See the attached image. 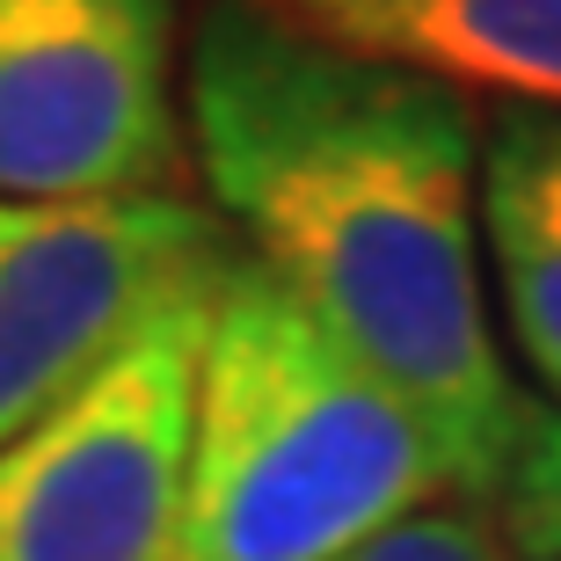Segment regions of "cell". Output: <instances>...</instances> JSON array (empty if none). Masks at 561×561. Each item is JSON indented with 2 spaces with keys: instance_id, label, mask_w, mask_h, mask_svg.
I'll list each match as a JSON object with an SVG mask.
<instances>
[{
  "instance_id": "6da1fadb",
  "label": "cell",
  "mask_w": 561,
  "mask_h": 561,
  "mask_svg": "<svg viewBox=\"0 0 561 561\" xmlns=\"http://www.w3.org/2000/svg\"><path fill=\"white\" fill-rule=\"evenodd\" d=\"M481 103L321 44L255 0H197L183 131L219 227L459 445L481 503L533 431L481 285Z\"/></svg>"
},
{
  "instance_id": "7a4b0ae2",
  "label": "cell",
  "mask_w": 561,
  "mask_h": 561,
  "mask_svg": "<svg viewBox=\"0 0 561 561\" xmlns=\"http://www.w3.org/2000/svg\"><path fill=\"white\" fill-rule=\"evenodd\" d=\"M437 503H481L459 445L233 255L197 373L175 561H335Z\"/></svg>"
},
{
  "instance_id": "3957f363",
  "label": "cell",
  "mask_w": 561,
  "mask_h": 561,
  "mask_svg": "<svg viewBox=\"0 0 561 561\" xmlns=\"http://www.w3.org/2000/svg\"><path fill=\"white\" fill-rule=\"evenodd\" d=\"M227 277V271H219ZM211 285L175 291L139 335L0 453V561H175L183 554L197 373Z\"/></svg>"
},
{
  "instance_id": "277c9868",
  "label": "cell",
  "mask_w": 561,
  "mask_h": 561,
  "mask_svg": "<svg viewBox=\"0 0 561 561\" xmlns=\"http://www.w3.org/2000/svg\"><path fill=\"white\" fill-rule=\"evenodd\" d=\"M183 0H0V197H168L183 175Z\"/></svg>"
},
{
  "instance_id": "5b68a950",
  "label": "cell",
  "mask_w": 561,
  "mask_h": 561,
  "mask_svg": "<svg viewBox=\"0 0 561 561\" xmlns=\"http://www.w3.org/2000/svg\"><path fill=\"white\" fill-rule=\"evenodd\" d=\"M219 211L168 197L8 205L0 197V453L73 401L175 291L233 263Z\"/></svg>"
},
{
  "instance_id": "8992f818",
  "label": "cell",
  "mask_w": 561,
  "mask_h": 561,
  "mask_svg": "<svg viewBox=\"0 0 561 561\" xmlns=\"http://www.w3.org/2000/svg\"><path fill=\"white\" fill-rule=\"evenodd\" d=\"M321 44L409 66L496 110H561V0H255Z\"/></svg>"
},
{
  "instance_id": "52a82bcc",
  "label": "cell",
  "mask_w": 561,
  "mask_h": 561,
  "mask_svg": "<svg viewBox=\"0 0 561 561\" xmlns=\"http://www.w3.org/2000/svg\"><path fill=\"white\" fill-rule=\"evenodd\" d=\"M481 249L525 373L561 401V110L481 125Z\"/></svg>"
},
{
  "instance_id": "ba28073f",
  "label": "cell",
  "mask_w": 561,
  "mask_h": 561,
  "mask_svg": "<svg viewBox=\"0 0 561 561\" xmlns=\"http://www.w3.org/2000/svg\"><path fill=\"white\" fill-rule=\"evenodd\" d=\"M496 525L525 561H561V409H540L496 496Z\"/></svg>"
},
{
  "instance_id": "9c48e42d",
  "label": "cell",
  "mask_w": 561,
  "mask_h": 561,
  "mask_svg": "<svg viewBox=\"0 0 561 561\" xmlns=\"http://www.w3.org/2000/svg\"><path fill=\"white\" fill-rule=\"evenodd\" d=\"M335 561H525V554L511 547V533L496 525L489 503H437V511L387 525L379 540L351 547Z\"/></svg>"
}]
</instances>
